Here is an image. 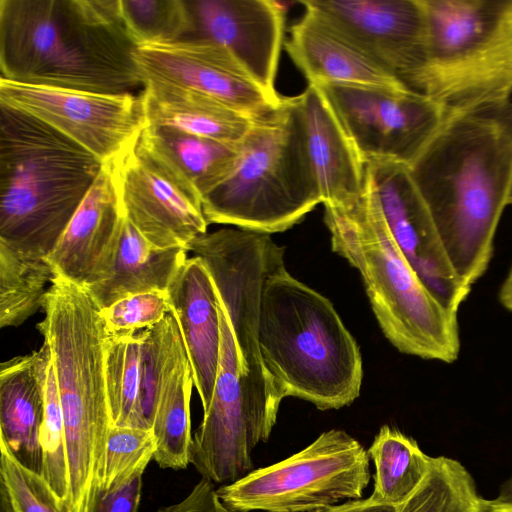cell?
I'll use <instances>...</instances> for the list:
<instances>
[{
	"mask_svg": "<svg viewBox=\"0 0 512 512\" xmlns=\"http://www.w3.org/2000/svg\"><path fill=\"white\" fill-rule=\"evenodd\" d=\"M496 501L512 504V475L501 485Z\"/></svg>",
	"mask_w": 512,
	"mask_h": 512,
	"instance_id": "b9f144b4",
	"label": "cell"
},
{
	"mask_svg": "<svg viewBox=\"0 0 512 512\" xmlns=\"http://www.w3.org/2000/svg\"><path fill=\"white\" fill-rule=\"evenodd\" d=\"M143 473H136L128 482L112 491L93 488L86 512H137Z\"/></svg>",
	"mask_w": 512,
	"mask_h": 512,
	"instance_id": "d590c367",
	"label": "cell"
},
{
	"mask_svg": "<svg viewBox=\"0 0 512 512\" xmlns=\"http://www.w3.org/2000/svg\"><path fill=\"white\" fill-rule=\"evenodd\" d=\"M155 450L156 439L152 429L111 426L92 489L112 491L119 488L136 473L145 471Z\"/></svg>",
	"mask_w": 512,
	"mask_h": 512,
	"instance_id": "1f68e13d",
	"label": "cell"
},
{
	"mask_svg": "<svg viewBox=\"0 0 512 512\" xmlns=\"http://www.w3.org/2000/svg\"><path fill=\"white\" fill-rule=\"evenodd\" d=\"M126 32L136 47L187 40L193 23L187 0H119Z\"/></svg>",
	"mask_w": 512,
	"mask_h": 512,
	"instance_id": "4dcf8cb0",
	"label": "cell"
},
{
	"mask_svg": "<svg viewBox=\"0 0 512 512\" xmlns=\"http://www.w3.org/2000/svg\"><path fill=\"white\" fill-rule=\"evenodd\" d=\"M397 508L393 505L375 502L369 497L367 499L346 501L314 512H397Z\"/></svg>",
	"mask_w": 512,
	"mask_h": 512,
	"instance_id": "74e56055",
	"label": "cell"
},
{
	"mask_svg": "<svg viewBox=\"0 0 512 512\" xmlns=\"http://www.w3.org/2000/svg\"><path fill=\"white\" fill-rule=\"evenodd\" d=\"M51 360L43 346L0 366V444L25 468L42 475L40 432Z\"/></svg>",
	"mask_w": 512,
	"mask_h": 512,
	"instance_id": "7402d4cb",
	"label": "cell"
},
{
	"mask_svg": "<svg viewBox=\"0 0 512 512\" xmlns=\"http://www.w3.org/2000/svg\"><path fill=\"white\" fill-rule=\"evenodd\" d=\"M0 512H16L6 485L0 480Z\"/></svg>",
	"mask_w": 512,
	"mask_h": 512,
	"instance_id": "60d3db41",
	"label": "cell"
},
{
	"mask_svg": "<svg viewBox=\"0 0 512 512\" xmlns=\"http://www.w3.org/2000/svg\"><path fill=\"white\" fill-rule=\"evenodd\" d=\"M499 298L503 306L512 311V267L501 286Z\"/></svg>",
	"mask_w": 512,
	"mask_h": 512,
	"instance_id": "ab89813d",
	"label": "cell"
},
{
	"mask_svg": "<svg viewBox=\"0 0 512 512\" xmlns=\"http://www.w3.org/2000/svg\"><path fill=\"white\" fill-rule=\"evenodd\" d=\"M370 457L344 430L323 432L310 445L216 489L239 512H314L359 500L371 478Z\"/></svg>",
	"mask_w": 512,
	"mask_h": 512,
	"instance_id": "30bf717a",
	"label": "cell"
},
{
	"mask_svg": "<svg viewBox=\"0 0 512 512\" xmlns=\"http://www.w3.org/2000/svg\"><path fill=\"white\" fill-rule=\"evenodd\" d=\"M304 7L305 13L291 27L285 47L309 84L331 82L407 88L332 19Z\"/></svg>",
	"mask_w": 512,
	"mask_h": 512,
	"instance_id": "ffe728a7",
	"label": "cell"
},
{
	"mask_svg": "<svg viewBox=\"0 0 512 512\" xmlns=\"http://www.w3.org/2000/svg\"><path fill=\"white\" fill-rule=\"evenodd\" d=\"M107 163L123 214L148 242L187 250L207 232L200 196L145 144L141 133Z\"/></svg>",
	"mask_w": 512,
	"mask_h": 512,
	"instance_id": "7c38bea8",
	"label": "cell"
},
{
	"mask_svg": "<svg viewBox=\"0 0 512 512\" xmlns=\"http://www.w3.org/2000/svg\"><path fill=\"white\" fill-rule=\"evenodd\" d=\"M322 203L299 96L254 116L227 178L202 199L208 224L283 232Z\"/></svg>",
	"mask_w": 512,
	"mask_h": 512,
	"instance_id": "52a82bcc",
	"label": "cell"
},
{
	"mask_svg": "<svg viewBox=\"0 0 512 512\" xmlns=\"http://www.w3.org/2000/svg\"><path fill=\"white\" fill-rule=\"evenodd\" d=\"M0 104L48 124L103 163L113 160L147 126L142 99L132 93L102 94L0 78Z\"/></svg>",
	"mask_w": 512,
	"mask_h": 512,
	"instance_id": "4fadbf2b",
	"label": "cell"
},
{
	"mask_svg": "<svg viewBox=\"0 0 512 512\" xmlns=\"http://www.w3.org/2000/svg\"><path fill=\"white\" fill-rule=\"evenodd\" d=\"M103 166L53 127L0 104V243L46 258Z\"/></svg>",
	"mask_w": 512,
	"mask_h": 512,
	"instance_id": "277c9868",
	"label": "cell"
},
{
	"mask_svg": "<svg viewBox=\"0 0 512 512\" xmlns=\"http://www.w3.org/2000/svg\"><path fill=\"white\" fill-rule=\"evenodd\" d=\"M306 144L325 205H345L364 189L363 160L333 110L311 84L300 94Z\"/></svg>",
	"mask_w": 512,
	"mask_h": 512,
	"instance_id": "603a6c76",
	"label": "cell"
},
{
	"mask_svg": "<svg viewBox=\"0 0 512 512\" xmlns=\"http://www.w3.org/2000/svg\"><path fill=\"white\" fill-rule=\"evenodd\" d=\"M143 79L196 91L255 116L275 107L281 96L268 93L233 54L215 43L182 40L136 47Z\"/></svg>",
	"mask_w": 512,
	"mask_h": 512,
	"instance_id": "e0dca14e",
	"label": "cell"
},
{
	"mask_svg": "<svg viewBox=\"0 0 512 512\" xmlns=\"http://www.w3.org/2000/svg\"><path fill=\"white\" fill-rule=\"evenodd\" d=\"M40 444L43 455L42 476L56 495L71 506L64 418L52 359L48 366L45 382L44 417L40 432Z\"/></svg>",
	"mask_w": 512,
	"mask_h": 512,
	"instance_id": "d6a6232c",
	"label": "cell"
},
{
	"mask_svg": "<svg viewBox=\"0 0 512 512\" xmlns=\"http://www.w3.org/2000/svg\"><path fill=\"white\" fill-rule=\"evenodd\" d=\"M428 58L417 91L447 111L512 95V0H422Z\"/></svg>",
	"mask_w": 512,
	"mask_h": 512,
	"instance_id": "ba28073f",
	"label": "cell"
},
{
	"mask_svg": "<svg viewBox=\"0 0 512 512\" xmlns=\"http://www.w3.org/2000/svg\"><path fill=\"white\" fill-rule=\"evenodd\" d=\"M140 97L147 125L227 143H240L254 119L204 94L165 83L144 82Z\"/></svg>",
	"mask_w": 512,
	"mask_h": 512,
	"instance_id": "cb8c5ba5",
	"label": "cell"
},
{
	"mask_svg": "<svg viewBox=\"0 0 512 512\" xmlns=\"http://www.w3.org/2000/svg\"><path fill=\"white\" fill-rule=\"evenodd\" d=\"M332 251L361 275L385 337L400 352L445 363L460 351L457 313L419 278L395 240L366 172L361 196L325 205Z\"/></svg>",
	"mask_w": 512,
	"mask_h": 512,
	"instance_id": "3957f363",
	"label": "cell"
},
{
	"mask_svg": "<svg viewBox=\"0 0 512 512\" xmlns=\"http://www.w3.org/2000/svg\"><path fill=\"white\" fill-rule=\"evenodd\" d=\"M477 512H512V504L502 503L495 499L487 500L481 497Z\"/></svg>",
	"mask_w": 512,
	"mask_h": 512,
	"instance_id": "f35d334b",
	"label": "cell"
},
{
	"mask_svg": "<svg viewBox=\"0 0 512 512\" xmlns=\"http://www.w3.org/2000/svg\"><path fill=\"white\" fill-rule=\"evenodd\" d=\"M37 328L49 348L61 401L72 512H86L111 427L105 381L107 330L89 291L55 276Z\"/></svg>",
	"mask_w": 512,
	"mask_h": 512,
	"instance_id": "8992f818",
	"label": "cell"
},
{
	"mask_svg": "<svg viewBox=\"0 0 512 512\" xmlns=\"http://www.w3.org/2000/svg\"><path fill=\"white\" fill-rule=\"evenodd\" d=\"M156 512H239L227 507L218 497L214 484L202 478L180 502Z\"/></svg>",
	"mask_w": 512,
	"mask_h": 512,
	"instance_id": "8d00e7d4",
	"label": "cell"
},
{
	"mask_svg": "<svg viewBox=\"0 0 512 512\" xmlns=\"http://www.w3.org/2000/svg\"><path fill=\"white\" fill-rule=\"evenodd\" d=\"M170 310L167 291H150L125 297L100 313L109 334L126 335L156 325Z\"/></svg>",
	"mask_w": 512,
	"mask_h": 512,
	"instance_id": "e575fe53",
	"label": "cell"
},
{
	"mask_svg": "<svg viewBox=\"0 0 512 512\" xmlns=\"http://www.w3.org/2000/svg\"><path fill=\"white\" fill-rule=\"evenodd\" d=\"M444 255L466 286L486 271L512 186V100L448 111L409 165Z\"/></svg>",
	"mask_w": 512,
	"mask_h": 512,
	"instance_id": "6da1fadb",
	"label": "cell"
},
{
	"mask_svg": "<svg viewBox=\"0 0 512 512\" xmlns=\"http://www.w3.org/2000/svg\"><path fill=\"white\" fill-rule=\"evenodd\" d=\"M193 32L187 40L229 50L271 95L284 37V11L271 0H187Z\"/></svg>",
	"mask_w": 512,
	"mask_h": 512,
	"instance_id": "ac0fdd59",
	"label": "cell"
},
{
	"mask_svg": "<svg viewBox=\"0 0 512 512\" xmlns=\"http://www.w3.org/2000/svg\"><path fill=\"white\" fill-rule=\"evenodd\" d=\"M0 480L4 482L16 512H72L42 475L22 466L0 444Z\"/></svg>",
	"mask_w": 512,
	"mask_h": 512,
	"instance_id": "836d02e7",
	"label": "cell"
},
{
	"mask_svg": "<svg viewBox=\"0 0 512 512\" xmlns=\"http://www.w3.org/2000/svg\"><path fill=\"white\" fill-rule=\"evenodd\" d=\"M119 0H0V78L102 94L143 86Z\"/></svg>",
	"mask_w": 512,
	"mask_h": 512,
	"instance_id": "7a4b0ae2",
	"label": "cell"
},
{
	"mask_svg": "<svg viewBox=\"0 0 512 512\" xmlns=\"http://www.w3.org/2000/svg\"><path fill=\"white\" fill-rule=\"evenodd\" d=\"M145 144L181 176L202 199L232 171L240 143L196 136L170 127L147 125Z\"/></svg>",
	"mask_w": 512,
	"mask_h": 512,
	"instance_id": "484cf974",
	"label": "cell"
},
{
	"mask_svg": "<svg viewBox=\"0 0 512 512\" xmlns=\"http://www.w3.org/2000/svg\"><path fill=\"white\" fill-rule=\"evenodd\" d=\"M142 408L156 439L153 459L161 468L184 469L192 444L190 400L193 372L172 309L143 329Z\"/></svg>",
	"mask_w": 512,
	"mask_h": 512,
	"instance_id": "5bb4252c",
	"label": "cell"
},
{
	"mask_svg": "<svg viewBox=\"0 0 512 512\" xmlns=\"http://www.w3.org/2000/svg\"><path fill=\"white\" fill-rule=\"evenodd\" d=\"M386 222L409 263L432 294L457 313L471 288L454 274L409 166L387 159L366 162Z\"/></svg>",
	"mask_w": 512,
	"mask_h": 512,
	"instance_id": "9a60e30c",
	"label": "cell"
},
{
	"mask_svg": "<svg viewBox=\"0 0 512 512\" xmlns=\"http://www.w3.org/2000/svg\"><path fill=\"white\" fill-rule=\"evenodd\" d=\"M349 33L394 78L417 91L428 58L422 0H306Z\"/></svg>",
	"mask_w": 512,
	"mask_h": 512,
	"instance_id": "2e32d148",
	"label": "cell"
},
{
	"mask_svg": "<svg viewBox=\"0 0 512 512\" xmlns=\"http://www.w3.org/2000/svg\"><path fill=\"white\" fill-rule=\"evenodd\" d=\"M480 499L466 467L453 458L437 456L431 457L426 477L397 512H477Z\"/></svg>",
	"mask_w": 512,
	"mask_h": 512,
	"instance_id": "f546056e",
	"label": "cell"
},
{
	"mask_svg": "<svg viewBox=\"0 0 512 512\" xmlns=\"http://www.w3.org/2000/svg\"><path fill=\"white\" fill-rule=\"evenodd\" d=\"M219 313V369L210 406L192 436L190 463L222 486L253 471L252 452L268 441L285 396L264 364L241 359L220 299Z\"/></svg>",
	"mask_w": 512,
	"mask_h": 512,
	"instance_id": "9c48e42d",
	"label": "cell"
},
{
	"mask_svg": "<svg viewBox=\"0 0 512 512\" xmlns=\"http://www.w3.org/2000/svg\"><path fill=\"white\" fill-rule=\"evenodd\" d=\"M323 95L365 162L410 165L442 125L448 111L408 88L322 82Z\"/></svg>",
	"mask_w": 512,
	"mask_h": 512,
	"instance_id": "8fae6325",
	"label": "cell"
},
{
	"mask_svg": "<svg viewBox=\"0 0 512 512\" xmlns=\"http://www.w3.org/2000/svg\"><path fill=\"white\" fill-rule=\"evenodd\" d=\"M105 381L111 426L150 430L146 426L142 408V330L126 335L108 333Z\"/></svg>",
	"mask_w": 512,
	"mask_h": 512,
	"instance_id": "83f0119b",
	"label": "cell"
},
{
	"mask_svg": "<svg viewBox=\"0 0 512 512\" xmlns=\"http://www.w3.org/2000/svg\"><path fill=\"white\" fill-rule=\"evenodd\" d=\"M263 363L285 397L320 410L358 398L363 361L333 304L294 278L282 263L264 280L258 320Z\"/></svg>",
	"mask_w": 512,
	"mask_h": 512,
	"instance_id": "5b68a950",
	"label": "cell"
},
{
	"mask_svg": "<svg viewBox=\"0 0 512 512\" xmlns=\"http://www.w3.org/2000/svg\"><path fill=\"white\" fill-rule=\"evenodd\" d=\"M55 277L44 257L20 253L0 243V327H16L40 307Z\"/></svg>",
	"mask_w": 512,
	"mask_h": 512,
	"instance_id": "f1b7e54d",
	"label": "cell"
},
{
	"mask_svg": "<svg viewBox=\"0 0 512 512\" xmlns=\"http://www.w3.org/2000/svg\"><path fill=\"white\" fill-rule=\"evenodd\" d=\"M191 364L203 412L210 406L219 369V297L203 262L187 258L167 290Z\"/></svg>",
	"mask_w": 512,
	"mask_h": 512,
	"instance_id": "44dd1931",
	"label": "cell"
},
{
	"mask_svg": "<svg viewBox=\"0 0 512 512\" xmlns=\"http://www.w3.org/2000/svg\"><path fill=\"white\" fill-rule=\"evenodd\" d=\"M509 204H512V186H511L509 197H508V205Z\"/></svg>",
	"mask_w": 512,
	"mask_h": 512,
	"instance_id": "7bdbcfd3",
	"label": "cell"
},
{
	"mask_svg": "<svg viewBox=\"0 0 512 512\" xmlns=\"http://www.w3.org/2000/svg\"><path fill=\"white\" fill-rule=\"evenodd\" d=\"M367 451L375 465L370 498L378 503L399 507L429 471L431 456L421 450L416 440L389 425L380 428Z\"/></svg>",
	"mask_w": 512,
	"mask_h": 512,
	"instance_id": "4316f807",
	"label": "cell"
},
{
	"mask_svg": "<svg viewBox=\"0 0 512 512\" xmlns=\"http://www.w3.org/2000/svg\"><path fill=\"white\" fill-rule=\"evenodd\" d=\"M186 259L185 248L154 246L124 215L111 272L87 290L100 309L134 294L167 291Z\"/></svg>",
	"mask_w": 512,
	"mask_h": 512,
	"instance_id": "d4e9b609",
	"label": "cell"
},
{
	"mask_svg": "<svg viewBox=\"0 0 512 512\" xmlns=\"http://www.w3.org/2000/svg\"><path fill=\"white\" fill-rule=\"evenodd\" d=\"M124 218L109 163L46 257L55 276L89 288L104 281L116 257Z\"/></svg>",
	"mask_w": 512,
	"mask_h": 512,
	"instance_id": "d6986e66",
	"label": "cell"
}]
</instances>
